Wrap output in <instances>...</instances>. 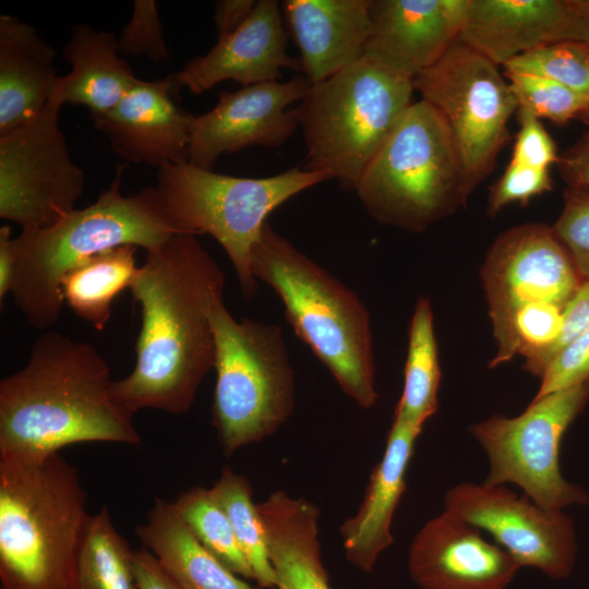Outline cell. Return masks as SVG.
<instances>
[{
  "instance_id": "6da1fadb",
  "label": "cell",
  "mask_w": 589,
  "mask_h": 589,
  "mask_svg": "<svg viewBox=\"0 0 589 589\" xmlns=\"http://www.w3.org/2000/svg\"><path fill=\"white\" fill-rule=\"evenodd\" d=\"M225 286L223 268L196 236L176 233L146 251L130 286L141 327L133 370L113 381L119 404L133 413L190 410L215 365L212 311L224 300Z\"/></svg>"
},
{
  "instance_id": "7a4b0ae2",
  "label": "cell",
  "mask_w": 589,
  "mask_h": 589,
  "mask_svg": "<svg viewBox=\"0 0 589 589\" xmlns=\"http://www.w3.org/2000/svg\"><path fill=\"white\" fill-rule=\"evenodd\" d=\"M113 381L91 344L43 333L24 366L0 382V456L43 457L91 442L140 445Z\"/></svg>"
},
{
  "instance_id": "3957f363",
  "label": "cell",
  "mask_w": 589,
  "mask_h": 589,
  "mask_svg": "<svg viewBox=\"0 0 589 589\" xmlns=\"http://www.w3.org/2000/svg\"><path fill=\"white\" fill-rule=\"evenodd\" d=\"M91 517L77 470L59 453L0 456L1 589H77Z\"/></svg>"
},
{
  "instance_id": "277c9868",
  "label": "cell",
  "mask_w": 589,
  "mask_h": 589,
  "mask_svg": "<svg viewBox=\"0 0 589 589\" xmlns=\"http://www.w3.org/2000/svg\"><path fill=\"white\" fill-rule=\"evenodd\" d=\"M256 281L279 297L288 324L363 409L377 400L371 317L358 294L267 221L251 252Z\"/></svg>"
},
{
  "instance_id": "5b68a950",
  "label": "cell",
  "mask_w": 589,
  "mask_h": 589,
  "mask_svg": "<svg viewBox=\"0 0 589 589\" xmlns=\"http://www.w3.org/2000/svg\"><path fill=\"white\" fill-rule=\"evenodd\" d=\"M123 168L117 167L110 187L94 203L73 209L51 226L14 237L17 259L11 294L35 329H49L59 321L64 304L60 285L71 267L120 245L149 251L179 233L156 188L122 193Z\"/></svg>"
},
{
  "instance_id": "8992f818",
  "label": "cell",
  "mask_w": 589,
  "mask_h": 589,
  "mask_svg": "<svg viewBox=\"0 0 589 589\" xmlns=\"http://www.w3.org/2000/svg\"><path fill=\"white\" fill-rule=\"evenodd\" d=\"M353 191L377 223L416 233L466 205L458 153L442 115L423 99L412 103Z\"/></svg>"
},
{
  "instance_id": "52a82bcc",
  "label": "cell",
  "mask_w": 589,
  "mask_h": 589,
  "mask_svg": "<svg viewBox=\"0 0 589 589\" xmlns=\"http://www.w3.org/2000/svg\"><path fill=\"white\" fill-rule=\"evenodd\" d=\"M411 80L361 58L311 85L296 109L306 147L304 169L326 172L353 191L412 104Z\"/></svg>"
},
{
  "instance_id": "ba28073f",
  "label": "cell",
  "mask_w": 589,
  "mask_h": 589,
  "mask_svg": "<svg viewBox=\"0 0 589 589\" xmlns=\"http://www.w3.org/2000/svg\"><path fill=\"white\" fill-rule=\"evenodd\" d=\"M299 167L265 178H243L183 163L158 168L155 187L179 233L209 235L226 251L241 293L252 299L257 281L251 252L267 218L294 195L330 180Z\"/></svg>"
},
{
  "instance_id": "9c48e42d",
  "label": "cell",
  "mask_w": 589,
  "mask_h": 589,
  "mask_svg": "<svg viewBox=\"0 0 589 589\" xmlns=\"http://www.w3.org/2000/svg\"><path fill=\"white\" fill-rule=\"evenodd\" d=\"M216 385L213 424L226 456L274 434L296 406L294 372L283 328L212 311Z\"/></svg>"
},
{
  "instance_id": "30bf717a",
  "label": "cell",
  "mask_w": 589,
  "mask_h": 589,
  "mask_svg": "<svg viewBox=\"0 0 589 589\" xmlns=\"http://www.w3.org/2000/svg\"><path fill=\"white\" fill-rule=\"evenodd\" d=\"M588 401L589 381L532 399L519 416L496 414L470 425V434L489 458L490 471L483 483H514L549 512L588 505L589 494L565 480L560 467L562 437Z\"/></svg>"
},
{
  "instance_id": "8fae6325",
  "label": "cell",
  "mask_w": 589,
  "mask_h": 589,
  "mask_svg": "<svg viewBox=\"0 0 589 589\" xmlns=\"http://www.w3.org/2000/svg\"><path fill=\"white\" fill-rule=\"evenodd\" d=\"M412 84L446 121L469 197L510 139L508 121L518 109L510 85L496 64L460 41Z\"/></svg>"
},
{
  "instance_id": "7c38bea8",
  "label": "cell",
  "mask_w": 589,
  "mask_h": 589,
  "mask_svg": "<svg viewBox=\"0 0 589 589\" xmlns=\"http://www.w3.org/2000/svg\"><path fill=\"white\" fill-rule=\"evenodd\" d=\"M52 97L27 124L0 136V217L21 231L51 226L75 209L84 171L72 160Z\"/></svg>"
},
{
  "instance_id": "4fadbf2b",
  "label": "cell",
  "mask_w": 589,
  "mask_h": 589,
  "mask_svg": "<svg viewBox=\"0 0 589 589\" xmlns=\"http://www.w3.org/2000/svg\"><path fill=\"white\" fill-rule=\"evenodd\" d=\"M480 278L493 335L525 309L565 308L584 281L552 226L533 223L512 227L495 239Z\"/></svg>"
},
{
  "instance_id": "5bb4252c",
  "label": "cell",
  "mask_w": 589,
  "mask_h": 589,
  "mask_svg": "<svg viewBox=\"0 0 589 589\" xmlns=\"http://www.w3.org/2000/svg\"><path fill=\"white\" fill-rule=\"evenodd\" d=\"M444 509L488 531L520 567H534L553 579L570 575L577 553L574 522L549 512L527 495L503 485L462 482L444 496Z\"/></svg>"
},
{
  "instance_id": "9a60e30c",
  "label": "cell",
  "mask_w": 589,
  "mask_h": 589,
  "mask_svg": "<svg viewBox=\"0 0 589 589\" xmlns=\"http://www.w3.org/2000/svg\"><path fill=\"white\" fill-rule=\"evenodd\" d=\"M310 86L304 75H297L221 92L209 111L194 115L189 163L213 170L224 154L284 145L299 127L296 109L288 108L301 101Z\"/></svg>"
},
{
  "instance_id": "2e32d148",
  "label": "cell",
  "mask_w": 589,
  "mask_h": 589,
  "mask_svg": "<svg viewBox=\"0 0 589 589\" xmlns=\"http://www.w3.org/2000/svg\"><path fill=\"white\" fill-rule=\"evenodd\" d=\"M469 0H370L363 58L413 80L457 41Z\"/></svg>"
},
{
  "instance_id": "e0dca14e",
  "label": "cell",
  "mask_w": 589,
  "mask_h": 589,
  "mask_svg": "<svg viewBox=\"0 0 589 589\" xmlns=\"http://www.w3.org/2000/svg\"><path fill=\"white\" fill-rule=\"evenodd\" d=\"M407 561L420 589H505L520 568L480 529L445 509L416 533Z\"/></svg>"
},
{
  "instance_id": "ac0fdd59",
  "label": "cell",
  "mask_w": 589,
  "mask_h": 589,
  "mask_svg": "<svg viewBox=\"0 0 589 589\" xmlns=\"http://www.w3.org/2000/svg\"><path fill=\"white\" fill-rule=\"evenodd\" d=\"M283 69L301 71L299 59L287 51L281 4L259 0L236 32L217 39L207 53L194 57L168 79L176 96L182 88L200 95L226 80L243 86L277 81Z\"/></svg>"
},
{
  "instance_id": "d6986e66",
  "label": "cell",
  "mask_w": 589,
  "mask_h": 589,
  "mask_svg": "<svg viewBox=\"0 0 589 589\" xmlns=\"http://www.w3.org/2000/svg\"><path fill=\"white\" fill-rule=\"evenodd\" d=\"M173 97L168 76L139 82L108 112L91 117L96 130L124 160L158 168L189 161L194 115Z\"/></svg>"
},
{
  "instance_id": "ffe728a7",
  "label": "cell",
  "mask_w": 589,
  "mask_h": 589,
  "mask_svg": "<svg viewBox=\"0 0 589 589\" xmlns=\"http://www.w3.org/2000/svg\"><path fill=\"white\" fill-rule=\"evenodd\" d=\"M577 38L568 0H469L459 41L498 67L534 48Z\"/></svg>"
},
{
  "instance_id": "44dd1931",
  "label": "cell",
  "mask_w": 589,
  "mask_h": 589,
  "mask_svg": "<svg viewBox=\"0 0 589 589\" xmlns=\"http://www.w3.org/2000/svg\"><path fill=\"white\" fill-rule=\"evenodd\" d=\"M281 12L311 85L363 57L371 33L370 0H286Z\"/></svg>"
},
{
  "instance_id": "7402d4cb",
  "label": "cell",
  "mask_w": 589,
  "mask_h": 589,
  "mask_svg": "<svg viewBox=\"0 0 589 589\" xmlns=\"http://www.w3.org/2000/svg\"><path fill=\"white\" fill-rule=\"evenodd\" d=\"M420 433L394 416L384 455L371 472L362 503L339 528L347 561L362 572H371L394 542L393 517L406 490V473Z\"/></svg>"
},
{
  "instance_id": "603a6c76",
  "label": "cell",
  "mask_w": 589,
  "mask_h": 589,
  "mask_svg": "<svg viewBox=\"0 0 589 589\" xmlns=\"http://www.w3.org/2000/svg\"><path fill=\"white\" fill-rule=\"evenodd\" d=\"M56 50L19 17L0 15V136L34 120L53 97Z\"/></svg>"
},
{
  "instance_id": "cb8c5ba5",
  "label": "cell",
  "mask_w": 589,
  "mask_h": 589,
  "mask_svg": "<svg viewBox=\"0 0 589 589\" xmlns=\"http://www.w3.org/2000/svg\"><path fill=\"white\" fill-rule=\"evenodd\" d=\"M278 589H330L318 539L320 509L277 490L256 504Z\"/></svg>"
},
{
  "instance_id": "d4e9b609",
  "label": "cell",
  "mask_w": 589,
  "mask_h": 589,
  "mask_svg": "<svg viewBox=\"0 0 589 589\" xmlns=\"http://www.w3.org/2000/svg\"><path fill=\"white\" fill-rule=\"evenodd\" d=\"M63 58L71 71L60 76L53 96L85 106L91 117L111 110L140 80L119 53L118 37L85 23L72 28Z\"/></svg>"
},
{
  "instance_id": "484cf974",
  "label": "cell",
  "mask_w": 589,
  "mask_h": 589,
  "mask_svg": "<svg viewBox=\"0 0 589 589\" xmlns=\"http://www.w3.org/2000/svg\"><path fill=\"white\" fill-rule=\"evenodd\" d=\"M135 533L182 589H254L197 541L172 503L156 498Z\"/></svg>"
},
{
  "instance_id": "4316f807",
  "label": "cell",
  "mask_w": 589,
  "mask_h": 589,
  "mask_svg": "<svg viewBox=\"0 0 589 589\" xmlns=\"http://www.w3.org/2000/svg\"><path fill=\"white\" fill-rule=\"evenodd\" d=\"M137 247L125 244L105 250L71 267L62 277L63 303L96 330L111 317L115 298L129 288L139 266Z\"/></svg>"
},
{
  "instance_id": "83f0119b",
  "label": "cell",
  "mask_w": 589,
  "mask_h": 589,
  "mask_svg": "<svg viewBox=\"0 0 589 589\" xmlns=\"http://www.w3.org/2000/svg\"><path fill=\"white\" fill-rule=\"evenodd\" d=\"M404 372V388L394 416L422 431L438 409L441 381L433 311L424 296L418 298L410 320Z\"/></svg>"
},
{
  "instance_id": "f1b7e54d",
  "label": "cell",
  "mask_w": 589,
  "mask_h": 589,
  "mask_svg": "<svg viewBox=\"0 0 589 589\" xmlns=\"http://www.w3.org/2000/svg\"><path fill=\"white\" fill-rule=\"evenodd\" d=\"M133 550L107 506L92 515L77 562V589H137Z\"/></svg>"
},
{
  "instance_id": "f546056e",
  "label": "cell",
  "mask_w": 589,
  "mask_h": 589,
  "mask_svg": "<svg viewBox=\"0 0 589 589\" xmlns=\"http://www.w3.org/2000/svg\"><path fill=\"white\" fill-rule=\"evenodd\" d=\"M211 491L230 520L238 544L253 570L254 580L261 588H274L275 575L249 479L225 467Z\"/></svg>"
},
{
  "instance_id": "4dcf8cb0",
  "label": "cell",
  "mask_w": 589,
  "mask_h": 589,
  "mask_svg": "<svg viewBox=\"0 0 589 589\" xmlns=\"http://www.w3.org/2000/svg\"><path fill=\"white\" fill-rule=\"evenodd\" d=\"M197 541L238 576L254 579L241 551L230 520L214 498L211 489L193 486L172 503Z\"/></svg>"
},
{
  "instance_id": "1f68e13d",
  "label": "cell",
  "mask_w": 589,
  "mask_h": 589,
  "mask_svg": "<svg viewBox=\"0 0 589 589\" xmlns=\"http://www.w3.org/2000/svg\"><path fill=\"white\" fill-rule=\"evenodd\" d=\"M506 72L550 79L589 100V47L579 41H557L521 53L504 65Z\"/></svg>"
},
{
  "instance_id": "d6a6232c",
  "label": "cell",
  "mask_w": 589,
  "mask_h": 589,
  "mask_svg": "<svg viewBox=\"0 0 589 589\" xmlns=\"http://www.w3.org/2000/svg\"><path fill=\"white\" fill-rule=\"evenodd\" d=\"M518 108L537 118H545L557 124L589 113V100L550 79L528 73L506 72Z\"/></svg>"
},
{
  "instance_id": "836d02e7",
  "label": "cell",
  "mask_w": 589,
  "mask_h": 589,
  "mask_svg": "<svg viewBox=\"0 0 589 589\" xmlns=\"http://www.w3.org/2000/svg\"><path fill=\"white\" fill-rule=\"evenodd\" d=\"M562 212L552 226L584 280H589V187H567Z\"/></svg>"
},
{
  "instance_id": "e575fe53",
  "label": "cell",
  "mask_w": 589,
  "mask_h": 589,
  "mask_svg": "<svg viewBox=\"0 0 589 589\" xmlns=\"http://www.w3.org/2000/svg\"><path fill=\"white\" fill-rule=\"evenodd\" d=\"M118 51L122 57L147 58L157 63L169 59L155 0L133 1L132 16L118 37Z\"/></svg>"
},
{
  "instance_id": "d590c367",
  "label": "cell",
  "mask_w": 589,
  "mask_h": 589,
  "mask_svg": "<svg viewBox=\"0 0 589 589\" xmlns=\"http://www.w3.org/2000/svg\"><path fill=\"white\" fill-rule=\"evenodd\" d=\"M551 189L552 179L548 169L510 160L498 180L490 188L486 212L490 216H495L512 203L526 206L533 197Z\"/></svg>"
},
{
  "instance_id": "8d00e7d4",
  "label": "cell",
  "mask_w": 589,
  "mask_h": 589,
  "mask_svg": "<svg viewBox=\"0 0 589 589\" xmlns=\"http://www.w3.org/2000/svg\"><path fill=\"white\" fill-rule=\"evenodd\" d=\"M540 381L533 399L589 381V328L558 351L546 366Z\"/></svg>"
},
{
  "instance_id": "74e56055",
  "label": "cell",
  "mask_w": 589,
  "mask_h": 589,
  "mask_svg": "<svg viewBox=\"0 0 589 589\" xmlns=\"http://www.w3.org/2000/svg\"><path fill=\"white\" fill-rule=\"evenodd\" d=\"M519 131L513 147L512 161L539 169H550L557 164L560 155L540 119L518 108Z\"/></svg>"
},
{
  "instance_id": "f35d334b",
  "label": "cell",
  "mask_w": 589,
  "mask_h": 589,
  "mask_svg": "<svg viewBox=\"0 0 589 589\" xmlns=\"http://www.w3.org/2000/svg\"><path fill=\"white\" fill-rule=\"evenodd\" d=\"M587 328H589V280H584L564 309L562 332L552 349L550 362L558 351Z\"/></svg>"
},
{
  "instance_id": "ab89813d",
  "label": "cell",
  "mask_w": 589,
  "mask_h": 589,
  "mask_svg": "<svg viewBox=\"0 0 589 589\" xmlns=\"http://www.w3.org/2000/svg\"><path fill=\"white\" fill-rule=\"evenodd\" d=\"M556 165L567 187H589V131L560 155Z\"/></svg>"
},
{
  "instance_id": "60d3db41",
  "label": "cell",
  "mask_w": 589,
  "mask_h": 589,
  "mask_svg": "<svg viewBox=\"0 0 589 589\" xmlns=\"http://www.w3.org/2000/svg\"><path fill=\"white\" fill-rule=\"evenodd\" d=\"M133 566L137 589H182L145 546L134 550Z\"/></svg>"
},
{
  "instance_id": "b9f144b4",
  "label": "cell",
  "mask_w": 589,
  "mask_h": 589,
  "mask_svg": "<svg viewBox=\"0 0 589 589\" xmlns=\"http://www.w3.org/2000/svg\"><path fill=\"white\" fill-rule=\"evenodd\" d=\"M255 3L254 0L218 1L214 14L217 39L236 32L251 15Z\"/></svg>"
},
{
  "instance_id": "7bdbcfd3",
  "label": "cell",
  "mask_w": 589,
  "mask_h": 589,
  "mask_svg": "<svg viewBox=\"0 0 589 589\" xmlns=\"http://www.w3.org/2000/svg\"><path fill=\"white\" fill-rule=\"evenodd\" d=\"M16 248L11 227L3 225L0 228V303L2 304L8 293H11L15 267Z\"/></svg>"
},
{
  "instance_id": "ee69618b",
  "label": "cell",
  "mask_w": 589,
  "mask_h": 589,
  "mask_svg": "<svg viewBox=\"0 0 589 589\" xmlns=\"http://www.w3.org/2000/svg\"><path fill=\"white\" fill-rule=\"evenodd\" d=\"M578 21V41L589 47V0H568Z\"/></svg>"
},
{
  "instance_id": "f6af8a7d",
  "label": "cell",
  "mask_w": 589,
  "mask_h": 589,
  "mask_svg": "<svg viewBox=\"0 0 589 589\" xmlns=\"http://www.w3.org/2000/svg\"><path fill=\"white\" fill-rule=\"evenodd\" d=\"M589 115V113H588Z\"/></svg>"
}]
</instances>
